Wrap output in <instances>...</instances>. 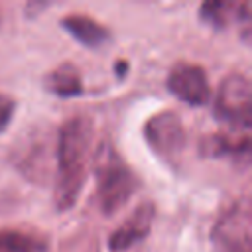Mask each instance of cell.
Here are the masks:
<instances>
[{
	"instance_id": "1",
	"label": "cell",
	"mask_w": 252,
	"mask_h": 252,
	"mask_svg": "<svg viewBox=\"0 0 252 252\" xmlns=\"http://www.w3.org/2000/svg\"><path fill=\"white\" fill-rule=\"evenodd\" d=\"M93 124L87 116L65 120L57 134V171L53 201L57 211H69L77 203L89 167Z\"/></svg>"
},
{
	"instance_id": "2",
	"label": "cell",
	"mask_w": 252,
	"mask_h": 252,
	"mask_svg": "<svg viewBox=\"0 0 252 252\" xmlns=\"http://www.w3.org/2000/svg\"><path fill=\"white\" fill-rule=\"evenodd\" d=\"M96 205L102 215L118 213L138 191L140 177L122 159L112 144H102L94 158Z\"/></svg>"
},
{
	"instance_id": "3",
	"label": "cell",
	"mask_w": 252,
	"mask_h": 252,
	"mask_svg": "<svg viewBox=\"0 0 252 252\" xmlns=\"http://www.w3.org/2000/svg\"><path fill=\"white\" fill-rule=\"evenodd\" d=\"M215 118L228 132L250 134L252 126V89L250 81L242 73L224 77L219 85V93L213 106Z\"/></svg>"
},
{
	"instance_id": "4",
	"label": "cell",
	"mask_w": 252,
	"mask_h": 252,
	"mask_svg": "<svg viewBox=\"0 0 252 252\" xmlns=\"http://www.w3.org/2000/svg\"><path fill=\"white\" fill-rule=\"evenodd\" d=\"M144 138L150 150L169 165L179 161L187 144L183 122L173 110H161L150 116L144 124Z\"/></svg>"
},
{
	"instance_id": "5",
	"label": "cell",
	"mask_w": 252,
	"mask_h": 252,
	"mask_svg": "<svg viewBox=\"0 0 252 252\" xmlns=\"http://www.w3.org/2000/svg\"><path fill=\"white\" fill-rule=\"evenodd\" d=\"M250 203L240 199L232 203L215 222L211 242L215 252H252Z\"/></svg>"
},
{
	"instance_id": "6",
	"label": "cell",
	"mask_w": 252,
	"mask_h": 252,
	"mask_svg": "<svg viewBox=\"0 0 252 252\" xmlns=\"http://www.w3.org/2000/svg\"><path fill=\"white\" fill-rule=\"evenodd\" d=\"M165 87L175 98L189 106H203L211 94L207 73L201 65L195 63H177L171 67L165 79Z\"/></svg>"
},
{
	"instance_id": "7",
	"label": "cell",
	"mask_w": 252,
	"mask_h": 252,
	"mask_svg": "<svg viewBox=\"0 0 252 252\" xmlns=\"http://www.w3.org/2000/svg\"><path fill=\"white\" fill-rule=\"evenodd\" d=\"M156 219V205L152 201L140 203L120 226H116L108 238V248L112 252H126L148 238Z\"/></svg>"
},
{
	"instance_id": "8",
	"label": "cell",
	"mask_w": 252,
	"mask_h": 252,
	"mask_svg": "<svg viewBox=\"0 0 252 252\" xmlns=\"http://www.w3.org/2000/svg\"><path fill=\"white\" fill-rule=\"evenodd\" d=\"M199 18L215 28V30H224L230 24L240 26V32L244 35V39H250V4L248 2H205L199 8Z\"/></svg>"
},
{
	"instance_id": "9",
	"label": "cell",
	"mask_w": 252,
	"mask_h": 252,
	"mask_svg": "<svg viewBox=\"0 0 252 252\" xmlns=\"http://www.w3.org/2000/svg\"><path fill=\"white\" fill-rule=\"evenodd\" d=\"M201 154L213 158H232L236 161H248L250 158V134L244 132H217L201 140Z\"/></svg>"
},
{
	"instance_id": "10",
	"label": "cell",
	"mask_w": 252,
	"mask_h": 252,
	"mask_svg": "<svg viewBox=\"0 0 252 252\" xmlns=\"http://www.w3.org/2000/svg\"><path fill=\"white\" fill-rule=\"evenodd\" d=\"M59 24L75 41L89 49H100L110 41L108 28H104L94 18H89L87 14H69Z\"/></svg>"
},
{
	"instance_id": "11",
	"label": "cell",
	"mask_w": 252,
	"mask_h": 252,
	"mask_svg": "<svg viewBox=\"0 0 252 252\" xmlns=\"http://www.w3.org/2000/svg\"><path fill=\"white\" fill-rule=\"evenodd\" d=\"M43 87L49 94L59 98L81 96L85 91L81 73L73 63H61L55 69H51L43 79Z\"/></svg>"
},
{
	"instance_id": "12",
	"label": "cell",
	"mask_w": 252,
	"mask_h": 252,
	"mask_svg": "<svg viewBox=\"0 0 252 252\" xmlns=\"http://www.w3.org/2000/svg\"><path fill=\"white\" fill-rule=\"evenodd\" d=\"M0 252H45V242L30 232L6 228L0 230Z\"/></svg>"
},
{
	"instance_id": "13",
	"label": "cell",
	"mask_w": 252,
	"mask_h": 252,
	"mask_svg": "<svg viewBox=\"0 0 252 252\" xmlns=\"http://www.w3.org/2000/svg\"><path fill=\"white\" fill-rule=\"evenodd\" d=\"M14 112H16L14 98H10V96L0 93V132H4L10 126V122L14 118Z\"/></svg>"
}]
</instances>
